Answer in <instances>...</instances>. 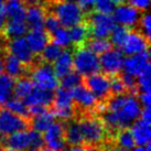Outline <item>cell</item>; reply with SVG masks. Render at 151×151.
Returning a JSON list of instances; mask_svg holds the SVG:
<instances>
[{
    "instance_id": "1",
    "label": "cell",
    "mask_w": 151,
    "mask_h": 151,
    "mask_svg": "<svg viewBox=\"0 0 151 151\" xmlns=\"http://www.w3.org/2000/svg\"><path fill=\"white\" fill-rule=\"evenodd\" d=\"M75 118L80 125L84 145L89 147L103 148L105 145L113 141L98 114H83Z\"/></svg>"
},
{
    "instance_id": "2",
    "label": "cell",
    "mask_w": 151,
    "mask_h": 151,
    "mask_svg": "<svg viewBox=\"0 0 151 151\" xmlns=\"http://www.w3.org/2000/svg\"><path fill=\"white\" fill-rule=\"evenodd\" d=\"M46 11H50L59 19L60 24L64 28H71L85 20V14L75 2L62 0H47L43 4Z\"/></svg>"
},
{
    "instance_id": "3",
    "label": "cell",
    "mask_w": 151,
    "mask_h": 151,
    "mask_svg": "<svg viewBox=\"0 0 151 151\" xmlns=\"http://www.w3.org/2000/svg\"><path fill=\"white\" fill-rule=\"evenodd\" d=\"M50 109L54 114L55 118L61 122H66L68 119L75 118L76 109L71 91L62 87L56 88Z\"/></svg>"
},
{
    "instance_id": "4",
    "label": "cell",
    "mask_w": 151,
    "mask_h": 151,
    "mask_svg": "<svg viewBox=\"0 0 151 151\" xmlns=\"http://www.w3.org/2000/svg\"><path fill=\"white\" fill-rule=\"evenodd\" d=\"M73 68L78 74L87 76L101 71L99 58L85 46L74 47L73 52Z\"/></svg>"
},
{
    "instance_id": "5",
    "label": "cell",
    "mask_w": 151,
    "mask_h": 151,
    "mask_svg": "<svg viewBox=\"0 0 151 151\" xmlns=\"http://www.w3.org/2000/svg\"><path fill=\"white\" fill-rule=\"evenodd\" d=\"M30 72H31V80L33 82L34 86L52 92H54L59 87V78L56 77L53 71V66L50 63L39 60L30 68Z\"/></svg>"
},
{
    "instance_id": "6",
    "label": "cell",
    "mask_w": 151,
    "mask_h": 151,
    "mask_svg": "<svg viewBox=\"0 0 151 151\" xmlns=\"http://www.w3.org/2000/svg\"><path fill=\"white\" fill-rule=\"evenodd\" d=\"M74 105L76 109V116L83 114H97L104 104H99L93 93L83 83L71 89ZM75 116V117H76Z\"/></svg>"
},
{
    "instance_id": "7",
    "label": "cell",
    "mask_w": 151,
    "mask_h": 151,
    "mask_svg": "<svg viewBox=\"0 0 151 151\" xmlns=\"http://www.w3.org/2000/svg\"><path fill=\"white\" fill-rule=\"evenodd\" d=\"M85 22L87 23L93 38H108L115 25V21L110 14L99 11H93L86 14Z\"/></svg>"
},
{
    "instance_id": "8",
    "label": "cell",
    "mask_w": 151,
    "mask_h": 151,
    "mask_svg": "<svg viewBox=\"0 0 151 151\" xmlns=\"http://www.w3.org/2000/svg\"><path fill=\"white\" fill-rule=\"evenodd\" d=\"M83 85L93 93L99 104H105L111 96L110 93V80L104 73H94L83 77Z\"/></svg>"
},
{
    "instance_id": "9",
    "label": "cell",
    "mask_w": 151,
    "mask_h": 151,
    "mask_svg": "<svg viewBox=\"0 0 151 151\" xmlns=\"http://www.w3.org/2000/svg\"><path fill=\"white\" fill-rule=\"evenodd\" d=\"M4 50L9 52L10 54L14 55L17 59H19L25 66L29 68L33 66L34 64L39 61V58L31 52L28 42L24 38L19 37V38L9 39L4 42Z\"/></svg>"
},
{
    "instance_id": "10",
    "label": "cell",
    "mask_w": 151,
    "mask_h": 151,
    "mask_svg": "<svg viewBox=\"0 0 151 151\" xmlns=\"http://www.w3.org/2000/svg\"><path fill=\"white\" fill-rule=\"evenodd\" d=\"M30 128L31 126L29 119L12 113L8 108H0V132L2 136H8L19 130H25Z\"/></svg>"
},
{
    "instance_id": "11",
    "label": "cell",
    "mask_w": 151,
    "mask_h": 151,
    "mask_svg": "<svg viewBox=\"0 0 151 151\" xmlns=\"http://www.w3.org/2000/svg\"><path fill=\"white\" fill-rule=\"evenodd\" d=\"M114 21L117 22L118 24L124 25L128 29L136 28L139 23L140 17L142 12L138 9L132 7L130 4H120L118 7L114 8Z\"/></svg>"
},
{
    "instance_id": "12",
    "label": "cell",
    "mask_w": 151,
    "mask_h": 151,
    "mask_svg": "<svg viewBox=\"0 0 151 151\" xmlns=\"http://www.w3.org/2000/svg\"><path fill=\"white\" fill-rule=\"evenodd\" d=\"M124 55L119 49H110L107 52L101 54L99 65L101 71L108 76L119 74L122 68L124 63Z\"/></svg>"
},
{
    "instance_id": "13",
    "label": "cell",
    "mask_w": 151,
    "mask_h": 151,
    "mask_svg": "<svg viewBox=\"0 0 151 151\" xmlns=\"http://www.w3.org/2000/svg\"><path fill=\"white\" fill-rule=\"evenodd\" d=\"M44 145L47 148L63 151L68 147L64 134V122H54L44 131Z\"/></svg>"
},
{
    "instance_id": "14",
    "label": "cell",
    "mask_w": 151,
    "mask_h": 151,
    "mask_svg": "<svg viewBox=\"0 0 151 151\" xmlns=\"http://www.w3.org/2000/svg\"><path fill=\"white\" fill-rule=\"evenodd\" d=\"M149 50V39H147L137 28L129 30L126 41L122 46V52L126 55L137 54Z\"/></svg>"
},
{
    "instance_id": "15",
    "label": "cell",
    "mask_w": 151,
    "mask_h": 151,
    "mask_svg": "<svg viewBox=\"0 0 151 151\" xmlns=\"http://www.w3.org/2000/svg\"><path fill=\"white\" fill-rule=\"evenodd\" d=\"M148 66H150V63H149V50L137 53V54L128 55V58L124 59L122 70V72H126L128 74L138 76Z\"/></svg>"
},
{
    "instance_id": "16",
    "label": "cell",
    "mask_w": 151,
    "mask_h": 151,
    "mask_svg": "<svg viewBox=\"0 0 151 151\" xmlns=\"http://www.w3.org/2000/svg\"><path fill=\"white\" fill-rule=\"evenodd\" d=\"M46 9L41 4H29L25 9V23L28 29H43Z\"/></svg>"
},
{
    "instance_id": "17",
    "label": "cell",
    "mask_w": 151,
    "mask_h": 151,
    "mask_svg": "<svg viewBox=\"0 0 151 151\" xmlns=\"http://www.w3.org/2000/svg\"><path fill=\"white\" fill-rule=\"evenodd\" d=\"M25 34H27L25 40L28 42V45L35 56H38L41 53V51L50 42L51 39L50 34L44 29H32Z\"/></svg>"
},
{
    "instance_id": "18",
    "label": "cell",
    "mask_w": 151,
    "mask_h": 151,
    "mask_svg": "<svg viewBox=\"0 0 151 151\" xmlns=\"http://www.w3.org/2000/svg\"><path fill=\"white\" fill-rule=\"evenodd\" d=\"M30 129L19 130L8 136H4V145L16 151H29L30 141H31Z\"/></svg>"
},
{
    "instance_id": "19",
    "label": "cell",
    "mask_w": 151,
    "mask_h": 151,
    "mask_svg": "<svg viewBox=\"0 0 151 151\" xmlns=\"http://www.w3.org/2000/svg\"><path fill=\"white\" fill-rule=\"evenodd\" d=\"M4 70L9 76H11L13 78H19L21 76L28 75L27 72H30V68L25 66L19 59H17L14 55L10 54L9 52L4 51Z\"/></svg>"
},
{
    "instance_id": "20",
    "label": "cell",
    "mask_w": 151,
    "mask_h": 151,
    "mask_svg": "<svg viewBox=\"0 0 151 151\" xmlns=\"http://www.w3.org/2000/svg\"><path fill=\"white\" fill-rule=\"evenodd\" d=\"M53 97H54V93L52 91H46V89L34 86L29 95L22 101H24V104L28 107L33 105H41L50 108L53 101Z\"/></svg>"
},
{
    "instance_id": "21",
    "label": "cell",
    "mask_w": 151,
    "mask_h": 151,
    "mask_svg": "<svg viewBox=\"0 0 151 151\" xmlns=\"http://www.w3.org/2000/svg\"><path fill=\"white\" fill-rule=\"evenodd\" d=\"M129 129L134 139V143L137 146H146L148 142H150V122H147L142 120V119L138 118L129 127Z\"/></svg>"
},
{
    "instance_id": "22",
    "label": "cell",
    "mask_w": 151,
    "mask_h": 151,
    "mask_svg": "<svg viewBox=\"0 0 151 151\" xmlns=\"http://www.w3.org/2000/svg\"><path fill=\"white\" fill-rule=\"evenodd\" d=\"M64 134L67 146H80L84 145L83 134L76 118L68 119L64 122Z\"/></svg>"
},
{
    "instance_id": "23",
    "label": "cell",
    "mask_w": 151,
    "mask_h": 151,
    "mask_svg": "<svg viewBox=\"0 0 151 151\" xmlns=\"http://www.w3.org/2000/svg\"><path fill=\"white\" fill-rule=\"evenodd\" d=\"M73 70V52L70 50L63 51L53 62V71L55 75L58 78H61Z\"/></svg>"
},
{
    "instance_id": "24",
    "label": "cell",
    "mask_w": 151,
    "mask_h": 151,
    "mask_svg": "<svg viewBox=\"0 0 151 151\" xmlns=\"http://www.w3.org/2000/svg\"><path fill=\"white\" fill-rule=\"evenodd\" d=\"M70 31V38H71V43H73L74 47L77 46H83L85 42L91 38V33H89V28H88L87 23L85 20L81 23L71 27Z\"/></svg>"
},
{
    "instance_id": "25",
    "label": "cell",
    "mask_w": 151,
    "mask_h": 151,
    "mask_svg": "<svg viewBox=\"0 0 151 151\" xmlns=\"http://www.w3.org/2000/svg\"><path fill=\"white\" fill-rule=\"evenodd\" d=\"M54 114L51 111V109H46L45 111L39 114L37 116L30 119V126L34 130H37L39 132H44L49 127L55 122Z\"/></svg>"
},
{
    "instance_id": "26",
    "label": "cell",
    "mask_w": 151,
    "mask_h": 151,
    "mask_svg": "<svg viewBox=\"0 0 151 151\" xmlns=\"http://www.w3.org/2000/svg\"><path fill=\"white\" fill-rule=\"evenodd\" d=\"M14 78L8 74H0V106L4 105L13 96Z\"/></svg>"
},
{
    "instance_id": "27",
    "label": "cell",
    "mask_w": 151,
    "mask_h": 151,
    "mask_svg": "<svg viewBox=\"0 0 151 151\" xmlns=\"http://www.w3.org/2000/svg\"><path fill=\"white\" fill-rule=\"evenodd\" d=\"M34 87V84L31 77L28 75L21 76L17 78V82H14V86H13V97L16 98H20V99H24L25 97L30 94Z\"/></svg>"
},
{
    "instance_id": "28",
    "label": "cell",
    "mask_w": 151,
    "mask_h": 151,
    "mask_svg": "<svg viewBox=\"0 0 151 151\" xmlns=\"http://www.w3.org/2000/svg\"><path fill=\"white\" fill-rule=\"evenodd\" d=\"M83 46L87 47L88 50H91L97 55L103 54L114 47L107 38H93V37L88 38V40Z\"/></svg>"
},
{
    "instance_id": "29",
    "label": "cell",
    "mask_w": 151,
    "mask_h": 151,
    "mask_svg": "<svg viewBox=\"0 0 151 151\" xmlns=\"http://www.w3.org/2000/svg\"><path fill=\"white\" fill-rule=\"evenodd\" d=\"M62 52H63V47L52 41V42H49L44 46V49L41 51V53L38 55V58L40 61L52 64L59 58Z\"/></svg>"
},
{
    "instance_id": "30",
    "label": "cell",
    "mask_w": 151,
    "mask_h": 151,
    "mask_svg": "<svg viewBox=\"0 0 151 151\" xmlns=\"http://www.w3.org/2000/svg\"><path fill=\"white\" fill-rule=\"evenodd\" d=\"M113 141L115 145H117L119 147L129 149V150H131L136 146L134 139L129 128H122V129L118 130L115 134V137H114Z\"/></svg>"
},
{
    "instance_id": "31",
    "label": "cell",
    "mask_w": 151,
    "mask_h": 151,
    "mask_svg": "<svg viewBox=\"0 0 151 151\" xmlns=\"http://www.w3.org/2000/svg\"><path fill=\"white\" fill-rule=\"evenodd\" d=\"M129 33V29L124 27V25H114L111 32L109 34L110 37V43L111 45L117 47V49H122V46L124 45V43L126 41L127 37Z\"/></svg>"
},
{
    "instance_id": "32",
    "label": "cell",
    "mask_w": 151,
    "mask_h": 151,
    "mask_svg": "<svg viewBox=\"0 0 151 151\" xmlns=\"http://www.w3.org/2000/svg\"><path fill=\"white\" fill-rule=\"evenodd\" d=\"M4 107L8 108L9 110H11L12 113L17 114L19 116H21L23 118H27L30 120V113H29V108L28 106L24 104V101L20 99V98H10L6 104H4Z\"/></svg>"
},
{
    "instance_id": "33",
    "label": "cell",
    "mask_w": 151,
    "mask_h": 151,
    "mask_svg": "<svg viewBox=\"0 0 151 151\" xmlns=\"http://www.w3.org/2000/svg\"><path fill=\"white\" fill-rule=\"evenodd\" d=\"M60 80H61V82H60L61 87L71 91L75 86L83 83V76L78 74L76 71H71L70 73H67L66 75L61 77Z\"/></svg>"
},
{
    "instance_id": "34",
    "label": "cell",
    "mask_w": 151,
    "mask_h": 151,
    "mask_svg": "<svg viewBox=\"0 0 151 151\" xmlns=\"http://www.w3.org/2000/svg\"><path fill=\"white\" fill-rule=\"evenodd\" d=\"M50 37L53 39V42L59 44L62 47H67L71 44V38H70V31L67 28L59 27L54 32L50 34Z\"/></svg>"
},
{
    "instance_id": "35",
    "label": "cell",
    "mask_w": 151,
    "mask_h": 151,
    "mask_svg": "<svg viewBox=\"0 0 151 151\" xmlns=\"http://www.w3.org/2000/svg\"><path fill=\"white\" fill-rule=\"evenodd\" d=\"M109 80H110V93H111V96L128 93L126 89V86L122 83L119 74L109 76Z\"/></svg>"
},
{
    "instance_id": "36",
    "label": "cell",
    "mask_w": 151,
    "mask_h": 151,
    "mask_svg": "<svg viewBox=\"0 0 151 151\" xmlns=\"http://www.w3.org/2000/svg\"><path fill=\"white\" fill-rule=\"evenodd\" d=\"M30 148L29 151H39L41 148L44 147L42 132H39L34 129H30Z\"/></svg>"
},
{
    "instance_id": "37",
    "label": "cell",
    "mask_w": 151,
    "mask_h": 151,
    "mask_svg": "<svg viewBox=\"0 0 151 151\" xmlns=\"http://www.w3.org/2000/svg\"><path fill=\"white\" fill-rule=\"evenodd\" d=\"M59 27H61L59 19L55 17L52 12L46 11L45 18H44V25H43V29L45 30L49 34H51L52 32H54Z\"/></svg>"
},
{
    "instance_id": "38",
    "label": "cell",
    "mask_w": 151,
    "mask_h": 151,
    "mask_svg": "<svg viewBox=\"0 0 151 151\" xmlns=\"http://www.w3.org/2000/svg\"><path fill=\"white\" fill-rule=\"evenodd\" d=\"M137 29L141 32V33L146 37L147 39H150V33H151V18L149 16V13H143L140 17L138 25L136 27Z\"/></svg>"
},
{
    "instance_id": "39",
    "label": "cell",
    "mask_w": 151,
    "mask_h": 151,
    "mask_svg": "<svg viewBox=\"0 0 151 151\" xmlns=\"http://www.w3.org/2000/svg\"><path fill=\"white\" fill-rule=\"evenodd\" d=\"M94 4L97 11L107 14H110L115 8V4L111 0H94Z\"/></svg>"
},
{
    "instance_id": "40",
    "label": "cell",
    "mask_w": 151,
    "mask_h": 151,
    "mask_svg": "<svg viewBox=\"0 0 151 151\" xmlns=\"http://www.w3.org/2000/svg\"><path fill=\"white\" fill-rule=\"evenodd\" d=\"M78 2V7L82 9V11L84 12V14H88L94 11L95 8V4H94V0H77Z\"/></svg>"
},
{
    "instance_id": "41",
    "label": "cell",
    "mask_w": 151,
    "mask_h": 151,
    "mask_svg": "<svg viewBox=\"0 0 151 151\" xmlns=\"http://www.w3.org/2000/svg\"><path fill=\"white\" fill-rule=\"evenodd\" d=\"M149 1L150 0H129L128 4H130L132 7L138 9L139 11H146L149 7Z\"/></svg>"
},
{
    "instance_id": "42",
    "label": "cell",
    "mask_w": 151,
    "mask_h": 151,
    "mask_svg": "<svg viewBox=\"0 0 151 151\" xmlns=\"http://www.w3.org/2000/svg\"><path fill=\"white\" fill-rule=\"evenodd\" d=\"M7 22V16H6V10H4V4H0V38L4 37V29Z\"/></svg>"
},
{
    "instance_id": "43",
    "label": "cell",
    "mask_w": 151,
    "mask_h": 151,
    "mask_svg": "<svg viewBox=\"0 0 151 151\" xmlns=\"http://www.w3.org/2000/svg\"><path fill=\"white\" fill-rule=\"evenodd\" d=\"M138 99L140 101V104L142 105V107H150V103H151V95L150 92H146V93H138Z\"/></svg>"
},
{
    "instance_id": "44",
    "label": "cell",
    "mask_w": 151,
    "mask_h": 151,
    "mask_svg": "<svg viewBox=\"0 0 151 151\" xmlns=\"http://www.w3.org/2000/svg\"><path fill=\"white\" fill-rule=\"evenodd\" d=\"M4 49H0V74L4 71V61H2V56H4Z\"/></svg>"
},
{
    "instance_id": "45",
    "label": "cell",
    "mask_w": 151,
    "mask_h": 151,
    "mask_svg": "<svg viewBox=\"0 0 151 151\" xmlns=\"http://www.w3.org/2000/svg\"><path fill=\"white\" fill-rule=\"evenodd\" d=\"M4 137H2V134H1V132H0V149L2 147H4Z\"/></svg>"
},
{
    "instance_id": "46",
    "label": "cell",
    "mask_w": 151,
    "mask_h": 151,
    "mask_svg": "<svg viewBox=\"0 0 151 151\" xmlns=\"http://www.w3.org/2000/svg\"><path fill=\"white\" fill-rule=\"evenodd\" d=\"M115 4H124V2H126V0H111Z\"/></svg>"
},
{
    "instance_id": "47",
    "label": "cell",
    "mask_w": 151,
    "mask_h": 151,
    "mask_svg": "<svg viewBox=\"0 0 151 151\" xmlns=\"http://www.w3.org/2000/svg\"><path fill=\"white\" fill-rule=\"evenodd\" d=\"M0 151H16V150H13V149H11V148H9V147H2L1 149H0Z\"/></svg>"
},
{
    "instance_id": "48",
    "label": "cell",
    "mask_w": 151,
    "mask_h": 151,
    "mask_svg": "<svg viewBox=\"0 0 151 151\" xmlns=\"http://www.w3.org/2000/svg\"><path fill=\"white\" fill-rule=\"evenodd\" d=\"M39 151H60V150H55V149H51V148H41Z\"/></svg>"
},
{
    "instance_id": "49",
    "label": "cell",
    "mask_w": 151,
    "mask_h": 151,
    "mask_svg": "<svg viewBox=\"0 0 151 151\" xmlns=\"http://www.w3.org/2000/svg\"><path fill=\"white\" fill-rule=\"evenodd\" d=\"M62 1H66V2H76L77 0H62Z\"/></svg>"
},
{
    "instance_id": "50",
    "label": "cell",
    "mask_w": 151,
    "mask_h": 151,
    "mask_svg": "<svg viewBox=\"0 0 151 151\" xmlns=\"http://www.w3.org/2000/svg\"><path fill=\"white\" fill-rule=\"evenodd\" d=\"M4 2V0H0V4H2Z\"/></svg>"
}]
</instances>
